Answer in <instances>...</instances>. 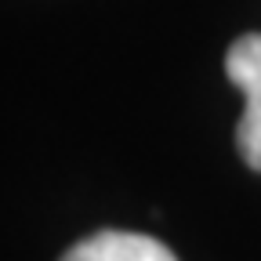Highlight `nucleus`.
Listing matches in <instances>:
<instances>
[{"label":"nucleus","mask_w":261,"mask_h":261,"mask_svg":"<svg viewBox=\"0 0 261 261\" xmlns=\"http://www.w3.org/2000/svg\"><path fill=\"white\" fill-rule=\"evenodd\" d=\"M225 73L247 98V109L236 127L240 156L247 160V167L261 171V33H247L228 47Z\"/></svg>","instance_id":"f257e3e1"},{"label":"nucleus","mask_w":261,"mask_h":261,"mask_svg":"<svg viewBox=\"0 0 261 261\" xmlns=\"http://www.w3.org/2000/svg\"><path fill=\"white\" fill-rule=\"evenodd\" d=\"M58 261H178V257L152 236L102 228V232L73 243Z\"/></svg>","instance_id":"f03ea898"}]
</instances>
